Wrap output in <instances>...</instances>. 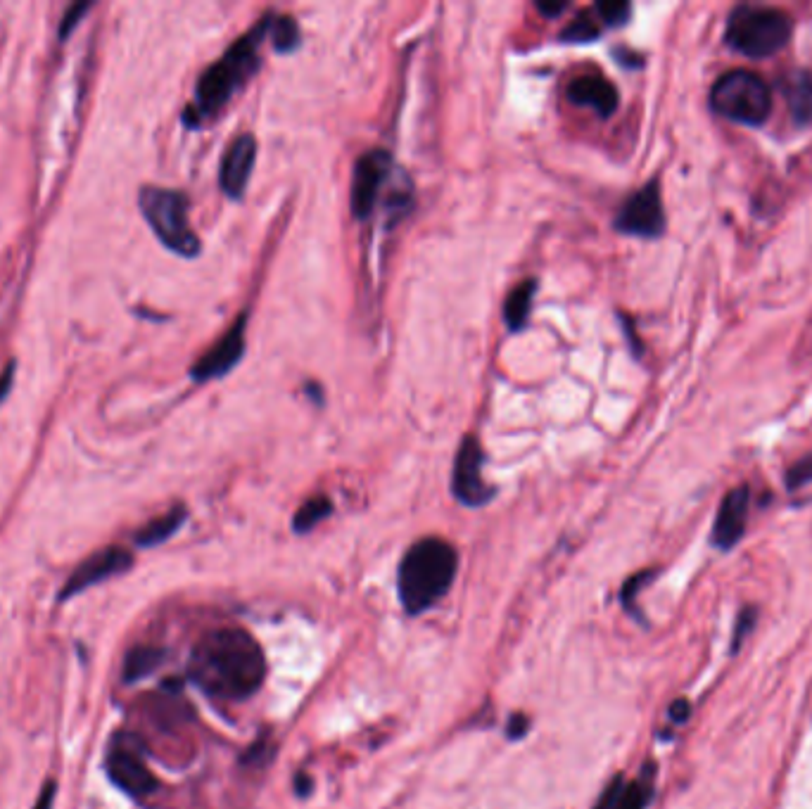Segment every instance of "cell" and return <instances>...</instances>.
<instances>
[{"label":"cell","instance_id":"obj_28","mask_svg":"<svg viewBox=\"0 0 812 809\" xmlns=\"http://www.w3.org/2000/svg\"><path fill=\"white\" fill-rule=\"evenodd\" d=\"M15 371H17V363L10 361L8 366H5V371L0 373V401L8 397L12 385H15Z\"/></svg>","mask_w":812,"mask_h":809},{"label":"cell","instance_id":"obj_5","mask_svg":"<svg viewBox=\"0 0 812 809\" xmlns=\"http://www.w3.org/2000/svg\"><path fill=\"white\" fill-rule=\"evenodd\" d=\"M138 207L145 224L155 233V238L174 252L176 257L195 259L200 257L202 242L198 233L190 228L188 221V195L181 190L171 188H157V186H143L138 193Z\"/></svg>","mask_w":812,"mask_h":809},{"label":"cell","instance_id":"obj_4","mask_svg":"<svg viewBox=\"0 0 812 809\" xmlns=\"http://www.w3.org/2000/svg\"><path fill=\"white\" fill-rule=\"evenodd\" d=\"M794 34V22L789 12L772 5H737L727 17L725 43L734 53H741L753 60L777 55L786 48Z\"/></svg>","mask_w":812,"mask_h":809},{"label":"cell","instance_id":"obj_26","mask_svg":"<svg viewBox=\"0 0 812 809\" xmlns=\"http://www.w3.org/2000/svg\"><path fill=\"white\" fill-rule=\"evenodd\" d=\"M756 608H751V605H746L744 610H741L739 617H737V627H734V634H732V653H737L741 646H744L746 636L753 632V627H756Z\"/></svg>","mask_w":812,"mask_h":809},{"label":"cell","instance_id":"obj_9","mask_svg":"<svg viewBox=\"0 0 812 809\" xmlns=\"http://www.w3.org/2000/svg\"><path fill=\"white\" fill-rule=\"evenodd\" d=\"M482 449L478 444V439L473 435L463 437L459 444V451H456V461H454V473H452V492L456 496V501L463 503L468 508H480L485 503H490L494 499V487L485 482L482 477Z\"/></svg>","mask_w":812,"mask_h":809},{"label":"cell","instance_id":"obj_3","mask_svg":"<svg viewBox=\"0 0 812 809\" xmlns=\"http://www.w3.org/2000/svg\"><path fill=\"white\" fill-rule=\"evenodd\" d=\"M459 568V556L449 541L428 537L416 541L399 565V598L411 615L423 613L447 594Z\"/></svg>","mask_w":812,"mask_h":809},{"label":"cell","instance_id":"obj_29","mask_svg":"<svg viewBox=\"0 0 812 809\" xmlns=\"http://www.w3.org/2000/svg\"><path fill=\"white\" fill-rule=\"evenodd\" d=\"M689 712H691L689 700H684V698L675 700V703L670 705V717H672V722H687Z\"/></svg>","mask_w":812,"mask_h":809},{"label":"cell","instance_id":"obj_24","mask_svg":"<svg viewBox=\"0 0 812 809\" xmlns=\"http://www.w3.org/2000/svg\"><path fill=\"white\" fill-rule=\"evenodd\" d=\"M93 10V3H72L69 8L65 10V15L60 19V27H57V38H60V43H67V38L74 34V29L79 27L81 19L86 17V12Z\"/></svg>","mask_w":812,"mask_h":809},{"label":"cell","instance_id":"obj_13","mask_svg":"<svg viewBox=\"0 0 812 809\" xmlns=\"http://www.w3.org/2000/svg\"><path fill=\"white\" fill-rule=\"evenodd\" d=\"M257 162V138L252 133L233 138L219 167V186L228 200H240L250 183Z\"/></svg>","mask_w":812,"mask_h":809},{"label":"cell","instance_id":"obj_17","mask_svg":"<svg viewBox=\"0 0 812 809\" xmlns=\"http://www.w3.org/2000/svg\"><path fill=\"white\" fill-rule=\"evenodd\" d=\"M186 518H188L186 506H174L171 511L160 515V518L150 520L148 525H143L141 530L133 534V541H136V546H141V549L160 546V544H164V541L171 539L176 532L181 530Z\"/></svg>","mask_w":812,"mask_h":809},{"label":"cell","instance_id":"obj_23","mask_svg":"<svg viewBox=\"0 0 812 809\" xmlns=\"http://www.w3.org/2000/svg\"><path fill=\"white\" fill-rule=\"evenodd\" d=\"M594 12L599 15L604 27H625L630 22L632 5L623 3V0H606V3H596Z\"/></svg>","mask_w":812,"mask_h":809},{"label":"cell","instance_id":"obj_16","mask_svg":"<svg viewBox=\"0 0 812 809\" xmlns=\"http://www.w3.org/2000/svg\"><path fill=\"white\" fill-rule=\"evenodd\" d=\"M782 93H784L786 105H789L794 124L808 126L812 121V74L810 72H791L784 79Z\"/></svg>","mask_w":812,"mask_h":809},{"label":"cell","instance_id":"obj_14","mask_svg":"<svg viewBox=\"0 0 812 809\" xmlns=\"http://www.w3.org/2000/svg\"><path fill=\"white\" fill-rule=\"evenodd\" d=\"M748 506H751V489L746 484L729 489L722 499L718 515H715L713 532H710V541L715 549L729 551L744 539L746 522H748Z\"/></svg>","mask_w":812,"mask_h":809},{"label":"cell","instance_id":"obj_11","mask_svg":"<svg viewBox=\"0 0 812 809\" xmlns=\"http://www.w3.org/2000/svg\"><path fill=\"white\" fill-rule=\"evenodd\" d=\"M245 326L247 314L243 311V314L233 321V326L228 328V333L219 337L217 345L209 347L207 352L193 363V368H190V378H193V382L219 380L238 366L245 354Z\"/></svg>","mask_w":812,"mask_h":809},{"label":"cell","instance_id":"obj_20","mask_svg":"<svg viewBox=\"0 0 812 809\" xmlns=\"http://www.w3.org/2000/svg\"><path fill=\"white\" fill-rule=\"evenodd\" d=\"M604 34V24H601L599 15L592 10H582L566 29L561 31V43H592L599 41Z\"/></svg>","mask_w":812,"mask_h":809},{"label":"cell","instance_id":"obj_15","mask_svg":"<svg viewBox=\"0 0 812 809\" xmlns=\"http://www.w3.org/2000/svg\"><path fill=\"white\" fill-rule=\"evenodd\" d=\"M568 100L573 105L589 107L594 110L599 117L608 119L611 114L618 110V88H615L606 76L599 74H587V76H577L568 84Z\"/></svg>","mask_w":812,"mask_h":809},{"label":"cell","instance_id":"obj_10","mask_svg":"<svg viewBox=\"0 0 812 809\" xmlns=\"http://www.w3.org/2000/svg\"><path fill=\"white\" fill-rule=\"evenodd\" d=\"M392 155L388 150H371L361 155L354 164L350 207L357 219H369L376 207L380 190L390 178Z\"/></svg>","mask_w":812,"mask_h":809},{"label":"cell","instance_id":"obj_19","mask_svg":"<svg viewBox=\"0 0 812 809\" xmlns=\"http://www.w3.org/2000/svg\"><path fill=\"white\" fill-rule=\"evenodd\" d=\"M162 662V651L160 648H152V646H138L129 651L124 660V681L126 684H133V681H141L143 677H148L160 667Z\"/></svg>","mask_w":812,"mask_h":809},{"label":"cell","instance_id":"obj_31","mask_svg":"<svg viewBox=\"0 0 812 809\" xmlns=\"http://www.w3.org/2000/svg\"><path fill=\"white\" fill-rule=\"evenodd\" d=\"M623 328L627 330V335H630V345H632V352H634V354H637V356H639V354H642V347H639V340H637V335H632V321H630V318H625V316H623Z\"/></svg>","mask_w":812,"mask_h":809},{"label":"cell","instance_id":"obj_8","mask_svg":"<svg viewBox=\"0 0 812 809\" xmlns=\"http://www.w3.org/2000/svg\"><path fill=\"white\" fill-rule=\"evenodd\" d=\"M105 769L114 786L136 800L148 798V795L155 793L157 786H160L155 774H152L148 764H145L141 750H138L131 741L122 743V738H117V741L110 745V753L105 757Z\"/></svg>","mask_w":812,"mask_h":809},{"label":"cell","instance_id":"obj_2","mask_svg":"<svg viewBox=\"0 0 812 809\" xmlns=\"http://www.w3.org/2000/svg\"><path fill=\"white\" fill-rule=\"evenodd\" d=\"M271 12L264 15L247 34H243L219 57L214 65H209L195 86V98L186 110H183V124L188 129H200L209 119L219 117V112L231 103V98L243 88L252 76L257 74L262 57L264 38L269 36Z\"/></svg>","mask_w":812,"mask_h":809},{"label":"cell","instance_id":"obj_21","mask_svg":"<svg viewBox=\"0 0 812 809\" xmlns=\"http://www.w3.org/2000/svg\"><path fill=\"white\" fill-rule=\"evenodd\" d=\"M269 36H271V43H274V48L283 55L293 53V50L300 48V43H302L300 24H297V19L290 15H271Z\"/></svg>","mask_w":812,"mask_h":809},{"label":"cell","instance_id":"obj_18","mask_svg":"<svg viewBox=\"0 0 812 809\" xmlns=\"http://www.w3.org/2000/svg\"><path fill=\"white\" fill-rule=\"evenodd\" d=\"M537 292V280L528 278L523 283H518L516 288L509 292L504 302V323L511 333H520V330L528 328V318L532 311V299H535Z\"/></svg>","mask_w":812,"mask_h":809},{"label":"cell","instance_id":"obj_32","mask_svg":"<svg viewBox=\"0 0 812 809\" xmlns=\"http://www.w3.org/2000/svg\"><path fill=\"white\" fill-rule=\"evenodd\" d=\"M307 394H309V397H314L316 404H323V392H321V387L316 385V382H312V385H307Z\"/></svg>","mask_w":812,"mask_h":809},{"label":"cell","instance_id":"obj_30","mask_svg":"<svg viewBox=\"0 0 812 809\" xmlns=\"http://www.w3.org/2000/svg\"><path fill=\"white\" fill-rule=\"evenodd\" d=\"M568 8H570V3H537V10L542 12L547 19L561 17Z\"/></svg>","mask_w":812,"mask_h":809},{"label":"cell","instance_id":"obj_1","mask_svg":"<svg viewBox=\"0 0 812 809\" xmlns=\"http://www.w3.org/2000/svg\"><path fill=\"white\" fill-rule=\"evenodd\" d=\"M190 677L212 698H250L266 677L262 646L243 629L209 632L193 648Z\"/></svg>","mask_w":812,"mask_h":809},{"label":"cell","instance_id":"obj_25","mask_svg":"<svg viewBox=\"0 0 812 809\" xmlns=\"http://www.w3.org/2000/svg\"><path fill=\"white\" fill-rule=\"evenodd\" d=\"M805 484H812V454L801 458V461H796L789 470H786V487H789L791 492L805 487Z\"/></svg>","mask_w":812,"mask_h":809},{"label":"cell","instance_id":"obj_22","mask_svg":"<svg viewBox=\"0 0 812 809\" xmlns=\"http://www.w3.org/2000/svg\"><path fill=\"white\" fill-rule=\"evenodd\" d=\"M333 513V503L328 496H314V499L304 501L300 506V511L295 513L293 527L297 534H304L309 530H314L321 520H326L328 515Z\"/></svg>","mask_w":812,"mask_h":809},{"label":"cell","instance_id":"obj_7","mask_svg":"<svg viewBox=\"0 0 812 809\" xmlns=\"http://www.w3.org/2000/svg\"><path fill=\"white\" fill-rule=\"evenodd\" d=\"M665 209L661 200V186L658 181L646 183L637 193H632L620 207L618 216H615L613 228L623 235H632V238H661L665 233Z\"/></svg>","mask_w":812,"mask_h":809},{"label":"cell","instance_id":"obj_6","mask_svg":"<svg viewBox=\"0 0 812 809\" xmlns=\"http://www.w3.org/2000/svg\"><path fill=\"white\" fill-rule=\"evenodd\" d=\"M710 107L734 124L763 126L772 114V88L763 76L732 69L710 88Z\"/></svg>","mask_w":812,"mask_h":809},{"label":"cell","instance_id":"obj_27","mask_svg":"<svg viewBox=\"0 0 812 809\" xmlns=\"http://www.w3.org/2000/svg\"><path fill=\"white\" fill-rule=\"evenodd\" d=\"M55 798H57V783L46 781V786L41 788V793H38V798L34 802V809H53Z\"/></svg>","mask_w":812,"mask_h":809},{"label":"cell","instance_id":"obj_12","mask_svg":"<svg viewBox=\"0 0 812 809\" xmlns=\"http://www.w3.org/2000/svg\"><path fill=\"white\" fill-rule=\"evenodd\" d=\"M131 565L133 556L129 549H124V546H107V549L93 553V556H88L84 563L67 577V582L60 591V601H69V598L79 596L81 591L105 582V579L124 575Z\"/></svg>","mask_w":812,"mask_h":809}]
</instances>
